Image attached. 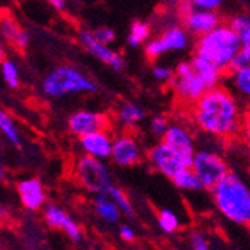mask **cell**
<instances>
[{"instance_id":"obj_31","label":"cell","mask_w":250,"mask_h":250,"mask_svg":"<svg viewBox=\"0 0 250 250\" xmlns=\"http://www.w3.org/2000/svg\"><path fill=\"white\" fill-rule=\"evenodd\" d=\"M0 72H2V78L6 83L8 87L11 88H18L20 87V72L18 66L12 60H5L0 64Z\"/></svg>"},{"instance_id":"obj_24","label":"cell","mask_w":250,"mask_h":250,"mask_svg":"<svg viewBox=\"0 0 250 250\" xmlns=\"http://www.w3.org/2000/svg\"><path fill=\"white\" fill-rule=\"evenodd\" d=\"M172 185L181 190L183 193H201L202 190H206L204 189V186L201 185V181L199 178L196 177V174L190 169V168H186L181 171L177 177H174L172 180Z\"/></svg>"},{"instance_id":"obj_12","label":"cell","mask_w":250,"mask_h":250,"mask_svg":"<svg viewBox=\"0 0 250 250\" xmlns=\"http://www.w3.org/2000/svg\"><path fill=\"white\" fill-rule=\"evenodd\" d=\"M226 87L247 108L250 106V50L243 48L226 74Z\"/></svg>"},{"instance_id":"obj_35","label":"cell","mask_w":250,"mask_h":250,"mask_svg":"<svg viewBox=\"0 0 250 250\" xmlns=\"http://www.w3.org/2000/svg\"><path fill=\"white\" fill-rule=\"evenodd\" d=\"M223 3L225 0H189V6L204 11H213V12H219Z\"/></svg>"},{"instance_id":"obj_20","label":"cell","mask_w":250,"mask_h":250,"mask_svg":"<svg viewBox=\"0 0 250 250\" xmlns=\"http://www.w3.org/2000/svg\"><path fill=\"white\" fill-rule=\"evenodd\" d=\"M92 207L95 211V216L105 225L114 226V225H120V220L123 217L119 206L114 202L108 193H99V195H93L92 199Z\"/></svg>"},{"instance_id":"obj_41","label":"cell","mask_w":250,"mask_h":250,"mask_svg":"<svg viewBox=\"0 0 250 250\" xmlns=\"http://www.w3.org/2000/svg\"><path fill=\"white\" fill-rule=\"evenodd\" d=\"M2 62H5V51L2 48V45H0V63H2Z\"/></svg>"},{"instance_id":"obj_32","label":"cell","mask_w":250,"mask_h":250,"mask_svg":"<svg viewBox=\"0 0 250 250\" xmlns=\"http://www.w3.org/2000/svg\"><path fill=\"white\" fill-rule=\"evenodd\" d=\"M151 77L161 84H171L174 78V67L167 63H154L151 66Z\"/></svg>"},{"instance_id":"obj_16","label":"cell","mask_w":250,"mask_h":250,"mask_svg":"<svg viewBox=\"0 0 250 250\" xmlns=\"http://www.w3.org/2000/svg\"><path fill=\"white\" fill-rule=\"evenodd\" d=\"M181 14V24L183 27L196 39L210 33L219 24H222V20L219 12L213 11H204L196 8H186L180 12Z\"/></svg>"},{"instance_id":"obj_39","label":"cell","mask_w":250,"mask_h":250,"mask_svg":"<svg viewBox=\"0 0 250 250\" xmlns=\"http://www.w3.org/2000/svg\"><path fill=\"white\" fill-rule=\"evenodd\" d=\"M47 2L57 11H64L67 6V0H47Z\"/></svg>"},{"instance_id":"obj_28","label":"cell","mask_w":250,"mask_h":250,"mask_svg":"<svg viewBox=\"0 0 250 250\" xmlns=\"http://www.w3.org/2000/svg\"><path fill=\"white\" fill-rule=\"evenodd\" d=\"M150 24H151L153 30L156 33H159L168 27L181 24V14H180V11L165 8L164 11H161L153 18V22H150Z\"/></svg>"},{"instance_id":"obj_6","label":"cell","mask_w":250,"mask_h":250,"mask_svg":"<svg viewBox=\"0 0 250 250\" xmlns=\"http://www.w3.org/2000/svg\"><path fill=\"white\" fill-rule=\"evenodd\" d=\"M190 169L196 174L206 190H213L229 174V167L223 154L214 147H201L196 150Z\"/></svg>"},{"instance_id":"obj_44","label":"cell","mask_w":250,"mask_h":250,"mask_svg":"<svg viewBox=\"0 0 250 250\" xmlns=\"http://www.w3.org/2000/svg\"><path fill=\"white\" fill-rule=\"evenodd\" d=\"M247 12H250V6H249V9H247Z\"/></svg>"},{"instance_id":"obj_2","label":"cell","mask_w":250,"mask_h":250,"mask_svg":"<svg viewBox=\"0 0 250 250\" xmlns=\"http://www.w3.org/2000/svg\"><path fill=\"white\" fill-rule=\"evenodd\" d=\"M210 193L214 208L223 219L250 228V183L241 174L229 171Z\"/></svg>"},{"instance_id":"obj_29","label":"cell","mask_w":250,"mask_h":250,"mask_svg":"<svg viewBox=\"0 0 250 250\" xmlns=\"http://www.w3.org/2000/svg\"><path fill=\"white\" fill-rule=\"evenodd\" d=\"M112 199H114V202L119 206V208H120V211H122V214L125 216V217H133L135 216V207H133V202L130 201V198H129V195L122 189V188H119V186H112L108 192H106Z\"/></svg>"},{"instance_id":"obj_17","label":"cell","mask_w":250,"mask_h":250,"mask_svg":"<svg viewBox=\"0 0 250 250\" xmlns=\"http://www.w3.org/2000/svg\"><path fill=\"white\" fill-rule=\"evenodd\" d=\"M112 144H114V135L109 132V129L85 135L78 140V147L84 156L95 157L105 162L111 159Z\"/></svg>"},{"instance_id":"obj_22","label":"cell","mask_w":250,"mask_h":250,"mask_svg":"<svg viewBox=\"0 0 250 250\" xmlns=\"http://www.w3.org/2000/svg\"><path fill=\"white\" fill-rule=\"evenodd\" d=\"M0 30H2V35L6 38L8 42L15 45V48L18 50L27 48V45L30 42V35L26 30H22L12 18H3L0 21Z\"/></svg>"},{"instance_id":"obj_18","label":"cell","mask_w":250,"mask_h":250,"mask_svg":"<svg viewBox=\"0 0 250 250\" xmlns=\"http://www.w3.org/2000/svg\"><path fill=\"white\" fill-rule=\"evenodd\" d=\"M17 195L22 207L29 211H39L47 206V192L39 178L30 177L17 185Z\"/></svg>"},{"instance_id":"obj_8","label":"cell","mask_w":250,"mask_h":250,"mask_svg":"<svg viewBox=\"0 0 250 250\" xmlns=\"http://www.w3.org/2000/svg\"><path fill=\"white\" fill-rule=\"evenodd\" d=\"M192 35L183 27L177 24L156 33L144 47V53L150 60H159L161 57L172 53H183L190 48Z\"/></svg>"},{"instance_id":"obj_5","label":"cell","mask_w":250,"mask_h":250,"mask_svg":"<svg viewBox=\"0 0 250 250\" xmlns=\"http://www.w3.org/2000/svg\"><path fill=\"white\" fill-rule=\"evenodd\" d=\"M74 175L78 185L92 195L106 193L112 186V172L105 161L81 154L74 165Z\"/></svg>"},{"instance_id":"obj_3","label":"cell","mask_w":250,"mask_h":250,"mask_svg":"<svg viewBox=\"0 0 250 250\" xmlns=\"http://www.w3.org/2000/svg\"><path fill=\"white\" fill-rule=\"evenodd\" d=\"M241 50V42L229 22H222L210 33L196 39L193 56L213 63L223 74H228Z\"/></svg>"},{"instance_id":"obj_14","label":"cell","mask_w":250,"mask_h":250,"mask_svg":"<svg viewBox=\"0 0 250 250\" xmlns=\"http://www.w3.org/2000/svg\"><path fill=\"white\" fill-rule=\"evenodd\" d=\"M78 41L81 43V47L92 56L95 57L98 62L104 63L105 66L111 67L112 71L116 72H122L126 66V62H125V57L112 50L109 45H104L101 43L99 41L95 39V36L92 35V30H85L83 29L80 33H78Z\"/></svg>"},{"instance_id":"obj_30","label":"cell","mask_w":250,"mask_h":250,"mask_svg":"<svg viewBox=\"0 0 250 250\" xmlns=\"http://www.w3.org/2000/svg\"><path fill=\"white\" fill-rule=\"evenodd\" d=\"M169 125H171V120L168 119V116H165V114H156V116L148 119L147 130H148V133L153 136V138H156L157 141H161L165 136Z\"/></svg>"},{"instance_id":"obj_9","label":"cell","mask_w":250,"mask_h":250,"mask_svg":"<svg viewBox=\"0 0 250 250\" xmlns=\"http://www.w3.org/2000/svg\"><path fill=\"white\" fill-rule=\"evenodd\" d=\"M146 150L133 132H119L114 135L111 161L119 168H135L146 161Z\"/></svg>"},{"instance_id":"obj_11","label":"cell","mask_w":250,"mask_h":250,"mask_svg":"<svg viewBox=\"0 0 250 250\" xmlns=\"http://www.w3.org/2000/svg\"><path fill=\"white\" fill-rule=\"evenodd\" d=\"M161 141H164L168 147H171L180 156L181 161L186 164V167L190 168L198 146H196L195 133L189 125H186L181 120L171 122L165 136Z\"/></svg>"},{"instance_id":"obj_4","label":"cell","mask_w":250,"mask_h":250,"mask_svg":"<svg viewBox=\"0 0 250 250\" xmlns=\"http://www.w3.org/2000/svg\"><path fill=\"white\" fill-rule=\"evenodd\" d=\"M42 93L51 98L60 99L77 95L95 93L98 90L93 78L72 64H60L43 77L41 83Z\"/></svg>"},{"instance_id":"obj_38","label":"cell","mask_w":250,"mask_h":250,"mask_svg":"<svg viewBox=\"0 0 250 250\" xmlns=\"http://www.w3.org/2000/svg\"><path fill=\"white\" fill-rule=\"evenodd\" d=\"M162 5L168 9H175V11H183L189 8V0H161Z\"/></svg>"},{"instance_id":"obj_36","label":"cell","mask_w":250,"mask_h":250,"mask_svg":"<svg viewBox=\"0 0 250 250\" xmlns=\"http://www.w3.org/2000/svg\"><path fill=\"white\" fill-rule=\"evenodd\" d=\"M117 235L123 243H133L136 238H138V234H136V229L130 223H120L119 228H117Z\"/></svg>"},{"instance_id":"obj_13","label":"cell","mask_w":250,"mask_h":250,"mask_svg":"<svg viewBox=\"0 0 250 250\" xmlns=\"http://www.w3.org/2000/svg\"><path fill=\"white\" fill-rule=\"evenodd\" d=\"M109 125L111 119L104 112L95 109H77L67 117V129L78 140L99 130H108Z\"/></svg>"},{"instance_id":"obj_7","label":"cell","mask_w":250,"mask_h":250,"mask_svg":"<svg viewBox=\"0 0 250 250\" xmlns=\"http://www.w3.org/2000/svg\"><path fill=\"white\" fill-rule=\"evenodd\" d=\"M169 87L174 98L181 105L186 106L195 105L201 99V96L207 92V87L196 75L190 59L177 63V66L174 67V78Z\"/></svg>"},{"instance_id":"obj_1","label":"cell","mask_w":250,"mask_h":250,"mask_svg":"<svg viewBox=\"0 0 250 250\" xmlns=\"http://www.w3.org/2000/svg\"><path fill=\"white\" fill-rule=\"evenodd\" d=\"M246 106L226 85L207 90L190 106V120L198 132L214 141L240 136Z\"/></svg>"},{"instance_id":"obj_23","label":"cell","mask_w":250,"mask_h":250,"mask_svg":"<svg viewBox=\"0 0 250 250\" xmlns=\"http://www.w3.org/2000/svg\"><path fill=\"white\" fill-rule=\"evenodd\" d=\"M151 33H153V27H151L150 22L133 21L129 27L126 42L130 48H135V50L140 48V47H146V43L153 38Z\"/></svg>"},{"instance_id":"obj_42","label":"cell","mask_w":250,"mask_h":250,"mask_svg":"<svg viewBox=\"0 0 250 250\" xmlns=\"http://www.w3.org/2000/svg\"><path fill=\"white\" fill-rule=\"evenodd\" d=\"M3 177H5V169H3L2 164H0V181H2V180H3Z\"/></svg>"},{"instance_id":"obj_25","label":"cell","mask_w":250,"mask_h":250,"mask_svg":"<svg viewBox=\"0 0 250 250\" xmlns=\"http://www.w3.org/2000/svg\"><path fill=\"white\" fill-rule=\"evenodd\" d=\"M229 26L237 33L241 47L250 50V12H238L229 20Z\"/></svg>"},{"instance_id":"obj_21","label":"cell","mask_w":250,"mask_h":250,"mask_svg":"<svg viewBox=\"0 0 250 250\" xmlns=\"http://www.w3.org/2000/svg\"><path fill=\"white\" fill-rule=\"evenodd\" d=\"M190 62H192V66H193L196 75L204 83V85L207 87V90H211L214 87L222 85L225 74L219 69V67H216L213 63L204 60V59H201L198 56H193L190 59Z\"/></svg>"},{"instance_id":"obj_37","label":"cell","mask_w":250,"mask_h":250,"mask_svg":"<svg viewBox=\"0 0 250 250\" xmlns=\"http://www.w3.org/2000/svg\"><path fill=\"white\" fill-rule=\"evenodd\" d=\"M240 138L250 153V106L246 108L244 111V117H243V125H241V132H240Z\"/></svg>"},{"instance_id":"obj_19","label":"cell","mask_w":250,"mask_h":250,"mask_svg":"<svg viewBox=\"0 0 250 250\" xmlns=\"http://www.w3.org/2000/svg\"><path fill=\"white\" fill-rule=\"evenodd\" d=\"M147 119V111L135 102L122 104L114 116V123L120 127V132H133Z\"/></svg>"},{"instance_id":"obj_34","label":"cell","mask_w":250,"mask_h":250,"mask_svg":"<svg viewBox=\"0 0 250 250\" xmlns=\"http://www.w3.org/2000/svg\"><path fill=\"white\" fill-rule=\"evenodd\" d=\"M189 246L192 250H211V246L206 237V234L201 231H193L189 235Z\"/></svg>"},{"instance_id":"obj_40","label":"cell","mask_w":250,"mask_h":250,"mask_svg":"<svg viewBox=\"0 0 250 250\" xmlns=\"http://www.w3.org/2000/svg\"><path fill=\"white\" fill-rule=\"evenodd\" d=\"M5 217H6V210H5V207L2 206V202H0V222H2Z\"/></svg>"},{"instance_id":"obj_33","label":"cell","mask_w":250,"mask_h":250,"mask_svg":"<svg viewBox=\"0 0 250 250\" xmlns=\"http://www.w3.org/2000/svg\"><path fill=\"white\" fill-rule=\"evenodd\" d=\"M92 35L95 36L96 41H99L104 45H111L116 41V32L108 26H98L92 29Z\"/></svg>"},{"instance_id":"obj_26","label":"cell","mask_w":250,"mask_h":250,"mask_svg":"<svg viewBox=\"0 0 250 250\" xmlns=\"http://www.w3.org/2000/svg\"><path fill=\"white\" fill-rule=\"evenodd\" d=\"M0 133H2L11 144L20 146L21 135H20L18 126L14 122V119L11 117L9 112L2 106H0Z\"/></svg>"},{"instance_id":"obj_43","label":"cell","mask_w":250,"mask_h":250,"mask_svg":"<svg viewBox=\"0 0 250 250\" xmlns=\"http://www.w3.org/2000/svg\"><path fill=\"white\" fill-rule=\"evenodd\" d=\"M0 249H2V238H0Z\"/></svg>"},{"instance_id":"obj_10","label":"cell","mask_w":250,"mask_h":250,"mask_svg":"<svg viewBox=\"0 0 250 250\" xmlns=\"http://www.w3.org/2000/svg\"><path fill=\"white\" fill-rule=\"evenodd\" d=\"M146 162L154 172L168 180H172L183 169L189 168L164 141H156L146 150Z\"/></svg>"},{"instance_id":"obj_15","label":"cell","mask_w":250,"mask_h":250,"mask_svg":"<svg viewBox=\"0 0 250 250\" xmlns=\"http://www.w3.org/2000/svg\"><path fill=\"white\" fill-rule=\"evenodd\" d=\"M43 220L53 229L62 231L67 238L74 243H80L83 240V229L80 223L67 213L64 208H62L57 204L48 202L42 210Z\"/></svg>"},{"instance_id":"obj_27","label":"cell","mask_w":250,"mask_h":250,"mask_svg":"<svg viewBox=\"0 0 250 250\" xmlns=\"http://www.w3.org/2000/svg\"><path fill=\"white\" fill-rule=\"evenodd\" d=\"M157 226L164 234L172 235L181 228V222L178 214L172 208L165 207L157 213Z\"/></svg>"}]
</instances>
